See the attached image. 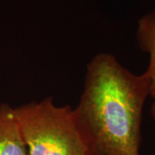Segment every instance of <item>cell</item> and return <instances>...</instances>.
<instances>
[{
  "label": "cell",
  "instance_id": "4",
  "mask_svg": "<svg viewBox=\"0 0 155 155\" xmlns=\"http://www.w3.org/2000/svg\"><path fill=\"white\" fill-rule=\"evenodd\" d=\"M136 38L140 50L149 54L146 72L151 81L150 96L155 99V9L139 20Z\"/></svg>",
  "mask_w": 155,
  "mask_h": 155
},
{
  "label": "cell",
  "instance_id": "5",
  "mask_svg": "<svg viewBox=\"0 0 155 155\" xmlns=\"http://www.w3.org/2000/svg\"><path fill=\"white\" fill-rule=\"evenodd\" d=\"M151 114H152V117H153V120L155 124V101L152 105V108H151Z\"/></svg>",
  "mask_w": 155,
  "mask_h": 155
},
{
  "label": "cell",
  "instance_id": "3",
  "mask_svg": "<svg viewBox=\"0 0 155 155\" xmlns=\"http://www.w3.org/2000/svg\"><path fill=\"white\" fill-rule=\"evenodd\" d=\"M0 155H28L14 109L0 104Z\"/></svg>",
  "mask_w": 155,
  "mask_h": 155
},
{
  "label": "cell",
  "instance_id": "2",
  "mask_svg": "<svg viewBox=\"0 0 155 155\" xmlns=\"http://www.w3.org/2000/svg\"><path fill=\"white\" fill-rule=\"evenodd\" d=\"M28 155H87L73 110L48 97L14 109Z\"/></svg>",
  "mask_w": 155,
  "mask_h": 155
},
{
  "label": "cell",
  "instance_id": "1",
  "mask_svg": "<svg viewBox=\"0 0 155 155\" xmlns=\"http://www.w3.org/2000/svg\"><path fill=\"white\" fill-rule=\"evenodd\" d=\"M151 81L129 72L109 54L87 66L74 121L87 155H140L141 122Z\"/></svg>",
  "mask_w": 155,
  "mask_h": 155
}]
</instances>
